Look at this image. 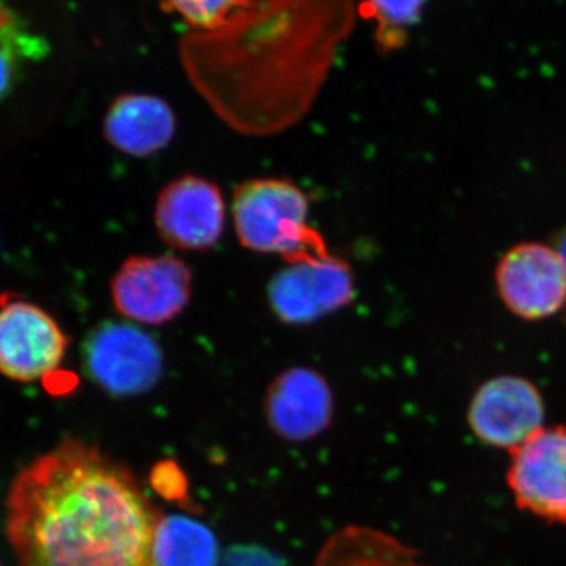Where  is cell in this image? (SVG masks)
Instances as JSON below:
<instances>
[{
	"label": "cell",
	"mask_w": 566,
	"mask_h": 566,
	"mask_svg": "<svg viewBox=\"0 0 566 566\" xmlns=\"http://www.w3.org/2000/svg\"><path fill=\"white\" fill-rule=\"evenodd\" d=\"M264 409L271 427L283 438L307 441L329 427L334 398L318 371L292 367L271 382Z\"/></svg>",
	"instance_id": "7c38bea8"
},
{
	"label": "cell",
	"mask_w": 566,
	"mask_h": 566,
	"mask_svg": "<svg viewBox=\"0 0 566 566\" xmlns=\"http://www.w3.org/2000/svg\"><path fill=\"white\" fill-rule=\"evenodd\" d=\"M352 264L333 252L307 253L275 271L266 300L279 322L301 327L344 311L356 300Z\"/></svg>",
	"instance_id": "277c9868"
},
{
	"label": "cell",
	"mask_w": 566,
	"mask_h": 566,
	"mask_svg": "<svg viewBox=\"0 0 566 566\" xmlns=\"http://www.w3.org/2000/svg\"><path fill=\"white\" fill-rule=\"evenodd\" d=\"M115 311L134 324L164 326L189 307L191 268L180 256L134 255L122 264L111 285Z\"/></svg>",
	"instance_id": "5b68a950"
},
{
	"label": "cell",
	"mask_w": 566,
	"mask_h": 566,
	"mask_svg": "<svg viewBox=\"0 0 566 566\" xmlns=\"http://www.w3.org/2000/svg\"><path fill=\"white\" fill-rule=\"evenodd\" d=\"M554 248L557 249L558 252H560L562 259H564V262L566 264V222L564 226L558 229V232L554 234L553 243ZM565 314V322H566V311Z\"/></svg>",
	"instance_id": "d6986e66"
},
{
	"label": "cell",
	"mask_w": 566,
	"mask_h": 566,
	"mask_svg": "<svg viewBox=\"0 0 566 566\" xmlns=\"http://www.w3.org/2000/svg\"><path fill=\"white\" fill-rule=\"evenodd\" d=\"M349 0H256L214 32L191 33L181 62L197 92L230 129L270 137L311 112L338 44Z\"/></svg>",
	"instance_id": "6da1fadb"
},
{
	"label": "cell",
	"mask_w": 566,
	"mask_h": 566,
	"mask_svg": "<svg viewBox=\"0 0 566 566\" xmlns=\"http://www.w3.org/2000/svg\"><path fill=\"white\" fill-rule=\"evenodd\" d=\"M545 401L538 387L523 376L502 375L476 389L468 422L476 438L510 452L543 428Z\"/></svg>",
	"instance_id": "9c48e42d"
},
{
	"label": "cell",
	"mask_w": 566,
	"mask_h": 566,
	"mask_svg": "<svg viewBox=\"0 0 566 566\" xmlns=\"http://www.w3.org/2000/svg\"><path fill=\"white\" fill-rule=\"evenodd\" d=\"M495 292L510 314L545 322L566 311V264L553 244L524 241L502 255Z\"/></svg>",
	"instance_id": "52a82bcc"
},
{
	"label": "cell",
	"mask_w": 566,
	"mask_h": 566,
	"mask_svg": "<svg viewBox=\"0 0 566 566\" xmlns=\"http://www.w3.org/2000/svg\"><path fill=\"white\" fill-rule=\"evenodd\" d=\"M0 566H2V565H0Z\"/></svg>",
	"instance_id": "ffe728a7"
},
{
	"label": "cell",
	"mask_w": 566,
	"mask_h": 566,
	"mask_svg": "<svg viewBox=\"0 0 566 566\" xmlns=\"http://www.w3.org/2000/svg\"><path fill=\"white\" fill-rule=\"evenodd\" d=\"M46 50L44 41L29 32L13 11L0 2V99L13 88L22 63L39 61Z\"/></svg>",
	"instance_id": "9a60e30c"
},
{
	"label": "cell",
	"mask_w": 566,
	"mask_h": 566,
	"mask_svg": "<svg viewBox=\"0 0 566 566\" xmlns=\"http://www.w3.org/2000/svg\"><path fill=\"white\" fill-rule=\"evenodd\" d=\"M66 348L69 338L43 308L20 300L0 304V374L40 381L61 367Z\"/></svg>",
	"instance_id": "30bf717a"
},
{
	"label": "cell",
	"mask_w": 566,
	"mask_h": 566,
	"mask_svg": "<svg viewBox=\"0 0 566 566\" xmlns=\"http://www.w3.org/2000/svg\"><path fill=\"white\" fill-rule=\"evenodd\" d=\"M84 365L92 381L115 397H136L158 385L164 371L161 345L129 322H107L88 334Z\"/></svg>",
	"instance_id": "8992f818"
},
{
	"label": "cell",
	"mask_w": 566,
	"mask_h": 566,
	"mask_svg": "<svg viewBox=\"0 0 566 566\" xmlns=\"http://www.w3.org/2000/svg\"><path fill=\"white\" fill-rule=\"evenodd\" d=\"M177 115L166 99L125 93L111 104L104 137L115 150L133 158H150L169 147L177 134Z\"/></svg>",
	"instance_id": "4fadbf2b"
},
{
	"label": "cell",
	"mask_w": 566,
	"mask_h": 566,
	"mask_svg": "<svg viewBox=\"0 0 566 566\" xmlns=\"http://www.w3.org/2000/svg\"><path fill=\"white\" fill-rule=\"evenodd\" d=\"M167 13L181 18L192 33L214 32L233 20L241 11L251 9L256 0H159Z\"/></svg>",
	"instance_id": "e0dca14e"
},
{
	"label": "cell",
	"mask_w": 566,
	"mask_h": 566,
	"mask_svg": "<svg viewBox=\"0 0 566 566\" xmlns=\"http://www.w3.org/2000/svg\"><path fill=\"white\" fill-rule=\"evenodd\" d=\"M427 0H364L363 13L376 22L379 51L401 50L408 32L419 22Z\"/></svg>",
	"instance_id": "2e32d148"
},
{
	"label": "cell",
	"mask_w": 566,
	"mask_h": 566,
	"mask_svg": "<svg viewBox=\"0 0 566 566\" xmlns=\"http://www.w3.org/2000/svg\"><path fill=\"white\" fill-rule=\"evenodd\" d=\"M218 542L197 521L185 516L159 517L153 542L156 566H218Z\"/></svg>",
	"instance_id": "5bb4252c"
},
{
	"label": "cell",
	"mask_w": 566,
	"mask_h": 566,
	"mask_svg": "<svg viewBox=\"0 0 566 566\" xmlns=\"http://www.w3.org/2000/svg\"><path fill=\"white\" fill-rule=\"evenodd\" d=\"M311 200L289 178H251L232 197L233 229L248 251L292 262L329 251L326 238L308 223Z\"/></svg>",
	"instance_id": "3957f363"
},
{
	"label": "cell",
	"mask_w": 566,
	"mask_h": 566,
	"mask_svg": "<svg viewBox=\"0 0 566 566\" xmlns=\"http://www.w3.org/2000/svg\"><path fill=\"white\" fill-rule=\"evenodd\" d=\"M158 523L134 476L80 439L25 465L7 497L18 566H156Z\"/></svg>",
	"instance_id": "7a4b0ae2"
},
{
	"label": "cell",
	"mask_w": 566,
	"mask_h": 566,
	"mask_svg": "<svg viewBox=\"0 0 566 566\" xmlns=\"http://www.w3.org/2000/svg\"><path fill=\"white\" fill-rule=\"evenodd\" d=\"M153 221L163 243L174 251L208 252L226 232V199L214 181L181 175L159 192Z\"/></svg>",
	"instance_id": "ba28073f"
},
{
	"label": "cell",
	"mask_w": 566,
	"mask_h": 566,
	"mask_svg": "<svg viewBox=\"0 0 566 566\" xmlns=\"http://www.w3.org/2000/svg\"><path fill=\"white\" fill-rule=\"evenodd\" d=\"M222 566H281L270 554L256 547H237Z\"/></svg>",
	"instance_id": "ac0fdd59"
},
{
	"label": "cell",
	"mask_w": 566,
	"mask_h": 566,
	"mask_svg": "<svg viewBox=\"0 0 566 566\" xmlns=\"http://www.w3.org/2000/svg\"><path fill=\"white\" fill-rule=\"evenodd\" d=\"M509 485L520 509L566 524V427H543L513 450Z\"/></svg>",
	"instance_id": "8fae6325"
}]
</instances>
